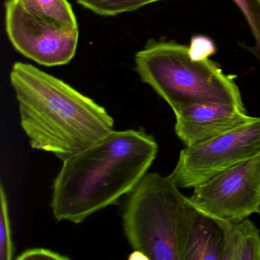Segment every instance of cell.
<instances>
[{
    "instance_id": "1",
    "label": "cell",
    "mask_w": 260,
    "mask_h": 260,
    "mask_svg": "<svg viewBox=\"0 0 260 260\" xmlns=\"http://www.w3.org/2000/svg\"><path fill=\"white\" fill-rule=\"evenodd\" d=\"M158 144L144 129L115 131L63 161L51 207L58 221L81 223L128 194L156 159Z\"/></svg>"
},
{
    "instance_id": "2",
    "label": "cell",
    "mask_w": 260,
    "mask_h": 260,
    "mask_svg": "<svg viewBox=\"0 0 260 260\" xmlns=\"http://www.w3.org/2000/svg\"><path fill=\"white\" fill-rule=\"evenodd\" d=\"M10 82L21 127L33 149L63 161L114 131L115 121L104 107L33 65L15 63Z\"/></svg>"
},
{
    "instance_id": "3",
    "label": "cell",
    "mask_w": 260,
    "mask_h": 260,
    "mask_svg": "<svg viewBox=\"0 0 260 260\" xmlns=\"http://www.w3.org/2000/svg\"><path fill=\"white\" fill-rule=\"evenodd\" d=\"M138 74L174 114L194 103L244 106L234 78L209 59L196 60L189 48L174 42H153L135 55Z\"/></svg>"
},
{
    "instance_id": "4",
    "label": "cell",
    "mask_w": 260,
    "mask_h": 260,
    "mask_svg": "<svg viewBox=\"0 0 260 260\" xmlns=\"http://www.w3.org/2000/svg\"><path fill=\"white\" fill-rule=\"evenodd\" d=\"M188 199L170 175L146 173L129 193L122 213L123 231L135 252L145 259L181 260V233Z\"/></svg>"
},
{
    "instance_id": "5",
    "label": "cell",
    "mask_w": 260,
    "mask_h": 260,
    "mask_svg": "<svg viewBox=\"0 0 260 260\" xmlns=\"http://www.w3.org/2000/svg\"><path fill=\"white\" fill-rule=\"evenodd\" d=\"M5 7L7 36L16 51L46 67L72 60L79 28L68 0H7Z\"/></svg>"
},
{
    "instance_id": "6",
    "label": "cell",
    "mask_w": 260,
    "mask_h": 260,
    "mask_svg": "<svg viewBox=\"0 0 260 260\" xmlns=\"http://www.w3.org/2000/svg\"><path fill=\"white\" fill-rule=\"evenodd\" d=\"M260 153V118L202 144L185 147L170 176L179 188L197 186Z\"/></svg>"
},
{
    "instance_id": "7",
    "label": "cell",
    "mask_w": 260,
    "mask_h": 260,
    "mask_svg": "<svg viewBox=\"0 0 260 260\" xmlns=\"http://www.w3.org/2000/svg\"><path fill=\"white\" fill-rule=\"evenodd\" d=\"M189 199L198 208L220 220H241L258 213L260 153L194 187Z\"/></svg>"
},
{
    "instance_id": "8",
    "label": "cell",
    "mask_w": 260,
    "mask_h": 260,
    "mask_svg": "<svg viewBox=\"0 0 260 260\" xmlns=\"http://www.w3.org/2000/svg\"><path fill=\"white\" fill-rule=\"evenodd\" d=\"M175 132L185 147L206 142L252 122L244 106L224 103H194L175 114Z\"/></svg>"
},
{
    "instance_id": "9",
    "label": "cell",
    "mask_w": 260,
    "mask_h": 260,
    "mask_svg": "<svg viewBox=\"0 0 260 260\" xmlns=\"http://www.w3.org/2000/svg\"><path fill=\"white\" fill-rule=\"evenodd\" d=\"M223 249V232L217 220L188 199L181 233V260H222Z\"/></svg>"
},
{
    "instance_id": "10",
    "label": "cell",
    "mask_w": 260,
    "mask_h": 260,
    "mask_svg": "<svg viewBox=\"0 0 260 260\" xmlns=\"http://www.w3.org/2000/svg\"><path fill=\"white\" fill-rule=\"evenodd\" d=\"M216 220L223 235L222 260H260L259 231L253 222L247 217Z\"/></svg>"
},
{
    "instance_id": "11",
    "label": "cell",
    "mask_w": 260,
    "mask_h": 260,
    "mask_svg": "<svg viewBox=\"0 0 260 260\" xmlns=\"http://www.w3.org/2000/svg\"><path fill=\"white\" fill-rule=\"evenodd\" d=\"M79 4L95 14L115 16L135 11L144 6L162 0H76Z\"/></svg>"
},
{
    "instance_id": "12",
    "label": "cell",
    "mask_w": 260,
    "mask_h": 260,
    "mask_svg": "<svg viewBox=\"0 0 260 260\" xmlns=\"http://www.w3.org/2000/svg\"><path fill=\"white\" fill-rule=\"evenodd\" d=\"M0 259L12 260L15 254L8 199L4 185H0Z\"/></svg>"
},
{
    "instance_id": "13",
    "label": "cell",
    "mask_w": 260,
    "mask_h": 260,
    "mask_svg": "<svg viewBox=\"0 0 260 260\" xmlns=\"http://www.w3.org/2000/svg\"><path fill=\"white\" fill-rule=\"evenodd\" d=\"M243 13L254 39L249 51L260 60V0H233Z\"/></svg>"
},
{
    "instance_id": "14",
    "label": "cell",
    "mask_w": 260,
    "mask_h": 260,
    "mask_svg": "<svg viewBox=\"0 0 260 260\" xmlns=\"http://www.w3.org/2000/svg\"><path fill=\"white\" fill-rule=\"evenodd\" d=\"M189 54L196 60H206L216 52L214 42L205 36H194L190 43Z\"/></svg>"
},
{
    "instance_id": "15",
    "label": "cell",
    "mask_w": 260,
    "mask_h": 260,
    "mask_svg": "<svg viewBox=\"0 0 260 260\" xmlns=\"http://www.w3.org/2000/svg\"><path fill=\"white\" fill-rule=\"evenodd\" d=\"M16 259L70 260L71 258L59 252H54L51 249L45 248H31L22 252L19 256L16 257Z\"/></svg>"
},
{
    "instance_id": "16",
    "label": "cell",
    "mask_w": 260,
    "mask_h": 260,
    "mask_svg": "<svg viewBox=\"0 0 260 260\" xmlns=\"http://www.w3.org/2000/svg\"><path fill=\"white\" fill-rule=\"evenodd\" d=\"M258 214H260V205H259V209H258Z\"/></svg>"
}]
</instances>
